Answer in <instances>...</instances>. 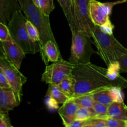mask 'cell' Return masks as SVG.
<instances>
[{
	"label": "cell",
	"mask_w": 127,
	"mask_h": 127,
	"mask_svg": "<svg viewBox=\"0 0 127 127\" xmlns=\"http://www.w3.org/2000/svg\"><path fill=\"white\" fill-rule=\"evenodd\" d=\"M40 54L42 60L46 64L50 62H55L62 59L58 45L52 40L46 42L43 50Z\"/></svg>",
	"instance_id": "9a60e30c"
},
{
	"label": "cell",
	"mask_w": 127,
	"mask_h": 127,
	"mask_svg": "<svg viewBox=\"0 0 127 127\" xmlns=\"http://www.w3.org/2000/svg\"><path fill=\"white\" fill-rule=\"evenodd\" d=\"M107 67L102 68L91 63L74 64L72 74L75 86L72 98L93 95L114 88H127V79L120 74L119 63Z\"/></svg>",
	"instance_id": "6da1fadb"
},
{
	"label": "cell",
	"mask_w": 127,
	"mask_h": 127,
	"mask_svg": "<svg viewBox=\"0 0 127 127\" xmlns=\"http://www.w3.org/2000/svg\"><path fill=\"white\" fill-rule=\"evenodd\" d=\"M6 58V56H5L4 50L2 42L0 40V58Z\"/></svg>",
	"instance_id": "1f68e13d"
},
{
	"label": "cell",
	"mask_w": 127,
	"mask_h": 127,
	"mask_svg": "<svg viewBox=\"0 0 127 127\" xmlns=\"http://www.w3.org/2000/svg\"><path fill=\"white\" fill-rule=\"evenodd\" d=\"M26 28H27V33H28L30 38L33 42L39 43L40 37L38 30L28 20L26 22Z\"/></svg>",
	"instance_id": "cb8c5ba5"
},
{
	"label": "cell",
	"mask_w": 127,
	"mask_h": 127,
	"mask_svg": "<svg viewBox=\"0 0 127 127\" xmlns=\"http://www.w3.org/2000/svg\"><path fill=\"white\" fill-rule=\"evenodd\" d=\"M86 120H74L68 127H84Z\"/></svg>",
	"instance_id": "4dcf8cb0"
},
{
	"label": "cell",
	"mask_w": 127,
	"mask_h": 127,
	"mask_svg": "<svg viewBox=\"0 0 127 127\" xmlns=\"http://www.w3.org/2000/svg\"><path fill=\"white\" fill-rule=\"evenodd\" d=\"M12 40L7 25L0 22V40L4 42Z\"/></svg>",
	"instance_id": "4316f807"
},
{
	"label": "cell",
	"mask_w": 127,
	"mask_h": 127,
	"mask_svg": "<svg viewBox=\"0 0 127 127\" xmlns=\"http://www.w3.org/2000/svg\"><path fill=\"white\" fill-rule=\"evenodd\" d=\"M108 107L109 105H105V104H101V103L97 102H94L93 105V109L96 113L97 118H102L104 117L107 116V113Z\"/></svg>",
	"instance_id": "484cf974"
},
{
	"label": "cell",
	"mask_w": 127,
	"mask_h": 127,
	"mask_svg": "<svg viewBox=\"0 0 127 127\" xmlns=\"http://www.w3.org/2000/svg\"><path fill=\"white\" fill-rule=\"evenodd\" d=\"M104 120L106 127H127V122L107 116L100 118Z\"/></svg>",
	"instance_id": "d4e9b609"
},
{
	"label": "cell",
	"mask_w": 127,
	"mask_h": 127,
	"mask_svg": "<svg viewBox=\"0 0 127 127\" xmlns=\"http://www.w3.org/2000/svg\"><path fill=\"white\" fill-rule=\"evenodd\" d=\"M0 67L3 70L11 88L21 97L22 86L27 81V78L19 71V69L10 63L6 58H0Z\"/></svg>",
	"instance_id": "9c48e42d"
},
{
	"label": "cell",
	"mask_w": 127,
	"mask_h": 127,
	"mask_svg": "<svg viewBox=\"0 0 127 127\" xmlns=\"http://www.w3.org/2000/svg\"><path fill=\"white\" fill-rule=\"evenodd\" d=\"M92 38L97 48V53L105 62L107 66L117 64L116 52L124 46L115 38L113 33H108L100 27L95 26Z\"/></svg>",
	"instance_id": "3957f363"
},
{
	"label": "cell",
	"mask_w": 127,
	"mask_h": 127,
	"mask_svg": "<svg viewBox=\"0 0 127 127\" xmlns=\"http://www.w3.org/2000/svg\"><path fill=\"white\" fill-rule=\"evenodd\" d=\"M0 88H11L4 73L1 67H0Z\"/></svg>",
	"instance_id": "f546056e"
},
{
	"label": "cell",
	"mask_w": 127,
	"mask_h": 127,
	"mask_svg": "<svg viewBox=\"0 0 127 127\" xmlns=\"http://www.w3.org/2000/svg\"><path fill=\"white\" fill-rule=\"evenodd\" d=\"M74 64L63 59L47 65L42 75V81L58 86L67 76L72 73Z\"/></svg>",
	"instance_id": "ba28073f"
},
{
	"label": "cell",
	"mask_w": 127,
	"mask_h": 127,
	"mask_svg": "<svg viewBox=\"0 0 127 127\" xmlns=\"http://www.w3.org/2000/svg\"><path fill=\"white\" fill-rule=\"evenodd\" d=\"M127 1V0H120L115 2H100L96 0H91L90 15L93 23L101 27L105 32L113 33L114 26L110 20V15L113 7Z\"/></svg>",
	"instance_id": "8992f818"
},
{
	"label": "cell",
	"mask_w": 127,
	"mask_h": 127,
	"mask_svg": "<svg viewBox=\"0 0 127 127\" xmlns=\"http://www.w3.org/2000/svg\"><path fill=\"white\" fill-rule=\"evenodd\" d=\"M21 97L11 88H0V111L8 113L19 105Z\"/></svg>",
	"instance_id": "30bf717a"
},
{
	"label": "cell",
	"mask_w": 127,
	"mask_h": 127,
	"mask_svg": "<svg viewBox=\"0 0 127 127\" xmlns=\"http://www.w3.org/2000/svg\"><path fill=\"white\" fill-rule=\"evenodd\" d=\"M62 91L68 97V98H72L74 92L75 86V79L73 74H70L67 76L58 85Z\"/></svg>",
	"instance_id": "d6986e66"
},
{
	"label": "cell",
	"mask_w": 127,
	"mask_h": 127,
	"mask_svg": "<svg viewBox=\"0 0 127 127\" xmlns=\"http://www.w3.org/2000/svg\"><path fill=\"white\" fill-rule=\"evenodd\" d=\"M116 58L120 70L127 73V48L124 47L122 49L117 51Z\"/></svg>",
	"instance_id": "7402d4cb"
},
{
	"label": "cell",
	"mask_w": 127,
	"mask_h": 127,
	"mask_svg": "<svg viewBox=\"0 0 127 127\" xmlns=\"http://www.w3.org/2000/svg\"><path fill=\"white\" fill-rule=\"evenodd\" d=\"M2 43L6 59L20 69L22 60L26 57V53L23 50L12 40L2 42Z\"/></svg>",
	"instance_id": "8fae6325"
},
{
	"label": "cell",
	"mask_w": 127,
	"mask_h": 127,
	"mask_svg": "<svg viewBox=\"0 0 127 127\" xmlns=\"http://www.w3.org/2000/svg\"><path fill=\"white\" fill-rule=\"evenodd\" d=\"M36 6L47 16H50L51 12L55 9L53 0H32Z\"/></svg>",
	"instance_id": "44dd1931"
},
{
	"label": "cell",
	"mask_w": 127,
	"mask_h": 127,
	"mask_svg": "<svg viewBox=\"0 0 127 127\" xmlns=\"http://www.w3.org/2000/svg\"><path fill=\"white\" fill-rule=\"evenodd\" d=\"M47 97H48L52 101L56 104H63L69 98L62 91L59 87L54 84H48Z\"/></svg>",
	"instance_id": "ac0fdd59"
},
{
	"label": "cell",
	"mask_w": 127,
	"mask_h": 127,
	"mask_svg": "<svg viewBox=\"0 0 127 127\" xmlns=\"http://www.w3.org/2000/svg\"><path fill=\"white\" fill-rule=\"evenodd\" d=\"M73 99L79 105V107H82L92 108L93 103L95 102L93 95H82L77 97H73Z\"/></svg>",
	"instance_id": "603a6c76"
},
{
	"label": "cell",
	"mask_w": 127,
	"mask_h": 127,
	"mask_svg": "<svg viewBox=\"0 0 127 127\" xmlns=\"http://www.w3.org/2000/svg\"><path fill=\"white\" fill-rule=\"evenodd\" d=\"M94 100L97 102L109 105L114 102H124V94L122 89L114 88L106 89L93 94Z\"/></svg>",
	"instance_id": "7c38bea8"
},
{
	"label": "cell",
	"mask_w": 127,
	"mask_h": 127,
	"mask_svg": "<svg viewBox=\"0 0 127 127\" xmlns=\"http://www.w3.org/2000/svg\"><path fill=\"white\" fill-rule=\"evenodd\" d=\"M107 116L127 122V106L124 102H114L108 107Z\"/></svg>",
	"instance_id": "2e32d148"
},
{
	"label": "cell",
	"mask_w": 127,
	"mask_h": 127,
	"mask_svg": "<svg viewBox=\"0 0 127 127\" xmlns=\"http://www.w3.org/2000/svg\"><path fill=\"white\" fill-rule=\"evenodd\" d=\"M22 10L16 11L7 24L12 40L21 47L26 54H35L40 51L39 43L32 41L27 33V19L22 14Z\"/></svg>",
	"instance_id": "277c9868"
},
{
	"label": "cell",
	"mask_w": 127,
	"mask_h": 127,
	"mask_svg": "<svg viewBox=\"0 0 127 127\" xmlns=\"http://www.w3.org/2000/svg\"><path fill=\"white\" fill-rule=\"evenodd\" d=\"M8 113L0 111V127H12Z\"/></svg>",
	"instance_id": "f1b7e54d"
},
{
	"label": "cell",
	"mask_w": 127,
	"mask_h": 127,
	"mask_svg": "<svg viewBox=\"0 0 127 127\" xmlns=\"http://www.w3.org/2000/svg\"><path fill=\"white\" fill-rule=\"evenodd\" d=\"M91 0H73V12L76 30L82 31L92 37L95 27L90 15Z\"/></svg>",
	"instance_id": "52a82bcc"
},
{
	"label": "cell",
	"mask_w": 127,
	"mask_h": 127,
	"mask_svg": "<svg viewBox=\"0 0 127 127\" xmlns=\"http://www.w3.org/2000/svg\"><path fill=\"white\" fill-rule=\"evenodd\" d=\"M18 10L21 8L17 0H0V22L7 25Z\"/></svg>",
	"instance_id": "5bb4252c"
},
{
	"label": "cell",
	"mask_w": 127,
	"mask_h": 127,
	"mask_svg": "<svg viewBox=\"0 0 127 127\" xmlns=\"http://www.w3.org/2000/svg\"><path fill=\"white\" fill-rule=\"evenodd\" d=\"M92 37L82 31L75 30L72 32V45L69 63L73 64L91 63L92 55L97 53L92 47Z\"/></svg>",
	"instance_id": "5b68a950"
},
{
	"label": "cell",
	"mask_w": 127,
	"mask_h": 127,
	"mask_svg": "<svg viewBox=\"0 0 127 127\" xmlns=\"http://www.w3.org/2000/svg\"><path fill=\"white\" fill-rule=\"evenodd\" d=\"M84 127H106V125L104 119L94 117L86 120Z\"/></svg>",
	"instance_id": "83f0119b"
},
{
	"label": "cell",
	"mask_w": 127,
	"mask_h": 127,
	"mask_svg": "<svg viewBox=\"0 0 127 127\" xmlns=\"http://www.w3.org/2000/svg\"><path fill=\"white\" fill-rule=\"evenodd\" d=\"M79 108V105L76 103L73 98L68 99L58 110V114L60 115L63 125L68 127L75 120L76 114Z\"/></svg>",
	"instance_id": "4fadbf2b"
},
{
	"label": "cell",
	"mask_w": 127,
	"mask_h": 127,
	"mask_svg": "<svg viewBox=\"0 0 127 127\" xmlns=\"http://www.w3.org/2000/svg\"><path fill=\"white\" fill-rule=\"evenodd\" d=\"M60 4L63 12L67 19L71 32L76 30L75 19L73 12V0H57Z\"/></svg>",
	"instance_id": "e0dca14e"
},
{
	"label": "cell",
	"mask_w": 127,
	"mask_h": 127,
	"mask_svg": "<svg viewBox=\"0 0 127 127\" xmlns=\"http://www.w3.org/2000/svg\"><path fill=\"white\" fill-rule=\"evenodd\" d=\"M17 1L27 19L38 30L40 37V53L42 52L45 44L48 40H52L57 43L51 29L50 16L45 14L39 7L35 6L32 0Z\"/></svg>",
	"instance_id": "7a4b0ae2"
},
{
	"label": "cell",
	"mask_w": 127,
	"mask_h": 127,
	"mask_svg": "<svg viewBox=\"0 0 127 127\" xmlns=\"http://www.w3.org/2000/svg\"><path fill=\"white\" fill-rule=\"evenodd\" d=\"M97 116L93 108H86L79 107L76 114L75 120H88Z\"/></svg>",
	"instance_id": "ffe728a7"
}]
</instances>
